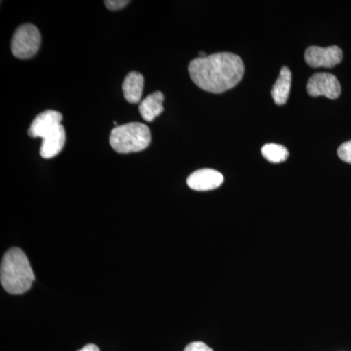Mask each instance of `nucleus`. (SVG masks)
Masks as SVG:
<instances>
[{
  "instance_id": "f8f14e48",
  "label": "nucleus",
  "mask_w": 351,
  "mask_h": 351,
  "mask_svg": "<svg viewBox=\"0 0 351 351\" xmlns=\"http://www.w3.org/2000/svg\"><path fill=\"white\" fill-rule=\"evenodd\" d=\"M291 84H292V73L287 66H283L271 90L272 98L277 106H282L287 103Z\"/></svg>"
},
{
  "instance_id": "4468645a",
  "label": "nucleus",
  "mask_w": 351,
  "mask_h": 351,
  "mask_svg": "<svg viewBox=\"0 0 351 351\" xmlns=\"http://www.w3.org/2000/svg\"><path fill=\"white\" fill-rule=\"evenodd\" d=\"M338 156L341 160L351 164V141L343 143L338 149Z\"/></svg>"
},
{
  "instance_id": "0eeeda50",
  "label": "nucleus",
  "mask_w": 351,
  "mask_h": 351,
  "mask_svg": "<svg viewBox=\"0 0 351 351\" xmlns=\"http://www.w3.org/2000/svg\"><path fill=\"white\" fill-rule=\"evenodd\" d=\"M223 176L213 169H201L189 175L186 184L189 188L197 191H213L219 188L223 182Z\"/></svg>"
},
{
  "instance_id": "9d476101",
  "label": "nucleus",
  "mask_w": 351,
  "mask_h": 351,
  "mask_svg": "<svg viewBox=\"0 0 351 351\" xmlns=\"http://www.w3.org/2000/svg\"><path fill=\"white\" fill-rule=\"evenodd\" d=\"M163 101L164 95L160 91L149 95L145 100L141 101L138 110L143 119L147 122L154 121L163 112Z\"/></svg>"
},
{
  "instance_id": "9b49d317",
  "label": "nucleus",
  "mask_w": 351,
  "mask_h": 351,
  "mask_svg": "<svg viewBox=\"0 0 351 351\" xmlns=\"http://www.w3.org/2000/svg\"><path fill=\"white\" fill-rule=\"evenodd\" d=\"M144 76L137 71H132L127 75L124 80L122 90L124 98L131 104L140 103L142 99L143 90H144Z\"/></svg>"
},
{
  "instance_id": "20e7f679",
  "label": "nucleus",
  "mask_w": 351,
  "mask_h": 351,
  "mask_svg": "<svg viewBox=\"0 0 351 351\" xmlns=\"http://www.w3.org/2000/svg\"><path fill=\"white\" fill-rule=\"evenodd\" d=\"M41 44L40 32L36 25H20L11 41V51L19 59H29L38 52Z\"/></svg>"
},
{
  "instance_id": "423d86ee",
  "label": "nucleus",
  "mask_w": 351,
  "mask_h": 351,
  "mask_svg": "<svg viewBox=\"0 0 351 351\" xmlns=\"http://www.w3.org/2000/svg\"><path fill=\"white\" fill-rule=\"evenodd\" d=\"M307 93L311 97L325 96L336 100L341 93V83L334 75L327 73H315L307 82Z\"/></svg>"
},
{
  "instance_id": "7ed1b4c3",
  "label": "nucleus",
  "mask_w": 351,
  "mask_h": 351,
  "mask_svg": "<svg viewBox=\"0 0 351 351\" xmlns=\"http://www.w3.org/2000/svg\"><path fill=\"white\" fill-rule=\"evenodd\" d=\"M151 143V130L140 122L115 127L110 133V144L119 154L144 151Z\"/></svg>"
},
{
  "instance_id": "f3484780",
  "label": "nucleus",
  "mask_w": 351,
  "mask_h": 351,
  "mask_svg": "<svg viewBox=\"0 0 351 351\" xmlns=\"http://www.w3.org/2000/svg\"><path fill=\"white\" fill-rule=\"evenodd\" d=\"M78 351H101L98 346L95 345H87Z\"/></svg>"
},
{
  "instance_id": "2eb2a0df",
  "label": "nucleus",
  "mask_w": 351,
  "mask_h": 351,
  "mask_svg": "<svg viewBox=\"0 0 351 351\" xmlns=\"http://www.w3.org/2000/svg\"><path fill=\"white\" fill-rule=\"evenodd\" d=\"M129 3H130V1H128V0H107V1H105L106 7L112 11L120 10Z\"/></svg>"
},
{
  "instance_id": "39448f33",
  "label": "nucleus",
  "mask_w": 351,
  "mask_h": 351,
  "mask_svg": "<svg viewBox=\"0 0 351 351\" xmlns=\"http://www.w3.org/2000/svg\"><path fill=\"white\" fill-rule=\"evenodd\" d=\"M343 57V50L336 45L325 48L311 46L304 53L306 64L311 68H334L341 63Z\"/></svg>"
},
{
  "instance_id": "a211bd4d",
  "label": "nucleus",
  "mask_w": 351,
  "mask_h": 351,
  "mask_svg": "<svg viewBox=\"0 0 351 351\" xmlns=\"http://www.w3.org/2000/svg\"><path fill=\"white\" fill-rule=\"evenodd\" d=\"M207 57V54L205 52H203V51H199V58H205Z\"/></svg>"
},
{
  "instance_id": "f03ea898",
  "label": "nucleus",
  "mask_w": 351,
  "mask_h": 351,
  "mask_svg": "<svg viewBox=\"0 0 351 351\" xmlns=\"http://www.w3.org/2000/svg\"><path fill=\"white\" fill-rule=\"evenodd\" d=\"M36 276L24 252L19 248L9 249L0 265V281L9 294L22 295L31 289Z\"/></svg>"
},
{
  "instance_id": "6e6552de",
  "label": "nucleus",
  "mask_w": 351,
  "mask_h": 351,
  "mask_svg": "<svg viewBox=\"0 0 351 351\" xmlns=\"http://www.w3.org/2000/svg\"><path fill=\"white\" fill-rule=\"evenodd\" d=\"M62 120H63V115L61 112L46 110L34 119L27 133L29 137L41 138L43 140L57 126L61 125Z\"/></svg>"
},
{
  "instance_id": "ddd939ff",
  "label": "nucleus",
  "mask_w": 351,
  "mask_h": 351,
  "mask_svg": "<svg viewBox=\"0 0 351 351\" xmlns=\"http://www.w3.org/2000/svg\"><path fill=\"white\" fill-rule=\"evenodd\" d=\"M262 154L269 162L281 163L288 158L289 152L283 145L267 144L262 147Z\"/></svg>"
},
{
  "instance_id": "f257e3e1",
  "label": "nucleus",
  "mask_w": 351,
  "mask_h": 351,
  "mask_svg": "<svg viewBox=\"0 0 351 351\" xmlns=\"http://www.w3.org/2000/svg\"><path fill=\"white\" fill-rule=\"evenodd\" d=\"M244 71L241 58L228 52L196 58L189 66L191 80L204 91L215 94L237 86L243 78Z\"/></svg>"
},
{
  "instance_id": "dca6fc26",
  "label": "nucleus",
  "mask_w": 351,
  "mask_h": 351,
  "mask_svg": "<svg viewBox=\"0 0 351 351\" xmlns=\"http://www.w3.org/2000/svg\"><path fill=\"white\" fill-rule=\"evenodd\" d=\"M184 351H213V350L202 341H195L189 343Z\"/></svg>"
},
{
  "instance_id": "1a4fd4ad",
  "label": "nucleus",
  "mask_w": 351,
  "mask_h": 351,
  "mask_svg": "<svg viewBox=\"0 0 351 351\" xmlns=\"http://www.w3.org/2000/svg\"><path fill=\"white\" fill-rule=\"evenodd\" d=\"M66 135L64 126L59 125L43 140L40 156L45 159L53 158L63 151L66 145Z\"/></svg>"
}]
</instances>
